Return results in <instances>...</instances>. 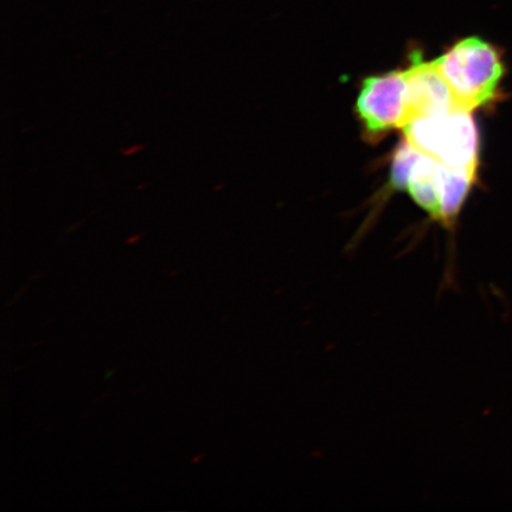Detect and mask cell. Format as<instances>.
<instances>
[{
  "label": "cell",
  "instance_id": "cell-2",
  "mask_svg": "<svg viewBox=\"0 0 512 512\" xmlns=\"http://www.w3.org/2000/svg\"><path fill=\"white\" fill-rule=\"evenodd\" d=\"M402 130L421 155L448 168L478 169L480 136L472 112L452 110L416 119Z\"/></svg>",
  "mask_w": 512,
  "mask_h": 512
},
{
  "label": "cell",
  "instance_id": "cell-4",
  "mask_svg": "<svg viewBox=\"0 0 512 512\" xmlns=\"http://www.w3.org/2000/svg\"><path fill=\"white\" fill-rule=\"evenodd\" d=\"M405 78V115L401 128L416 119L457 110L450 89L434 61H424L419 50L413 51Z\"/></svg>",
  "mask_w": 512,
  "mask_h": 512
},
{
  "label": "cell",
  "instance_id": "cell-1",
  "mask_svg": "<svg viewBox=\"0 0 512 512\" xmlns=\"http://www.w3.org/2000/svg\"><path fill=\"white\" fill-rule=\"evenodd\" d=\"M433 61L457 110L473 112L501 96L505 75L503 51L484 38H462Z\"/></svg>",
  "mask_w": 512,
  "mask_h": 512
},
{
  "label": "cell",
  "instance_id": "cell-6",
  "mask_svg": "<svg viewBox=\"0 0 512 512\" xmlns=\"http://www.w3.org/2000/svg\"><path fill=\"white\" fill-rule=\"evenodd\" d=\"M438 162L421 155L409 175L407 188L409 195L433 219L439 220V196L437 188Z\"/></svg>",
  "mask_w": 512,
  "mask_h": 512
},
{
  "label": "cell",
  "instance_id": "cell-5",
  "mask_svg": "<svg viewBox=\"0 0 512 512\" xmlns=\"http://www.w3.org/2000/svg\"><path fill=\"white\" fill-rule=\"evenodd\" d=\"M476 177L477 169L448 168L438 164L439 220L450 223L456 219L476 182Z\"/></svg>",
  "mask_w": 512,
  "mask_h": 512
},
{
  "label": "cell",
  "instance_id": "cell-3",
  "mask_svg": "<svg viewBox=\"0 0 512 512\" xmlns=\"http://www.w3.org/2000/svg\"><path fill=\"white\" fill-rule=\"evenodd\" d=\"M405 101V70L364 79L356 112L370 140H379L394 128L402 127Z\"/></svg>",
  "mask_w": 512,
  "mask_h": 512
},
{
  "label": "cell",
  "instance_id": "cell-7",
  "mask_svg": "<svg viewBox=\"0 0 512 512\" xmlns=\"http://www.w3.org/2000/svg\"><path fill=\"white\" fill-rule=\"evenodd\" d=\"M421 153L405 138L396 147L390 168V184L396 190H406L409 175Z\"/></svg>",
  "mask_w": 512,
  "mask_h": 512
}]
</instances>
